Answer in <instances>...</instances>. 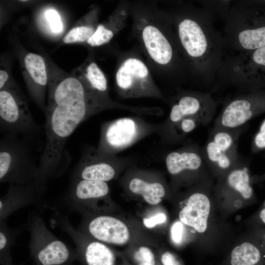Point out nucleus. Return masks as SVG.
I'll use <instances>...</instances> for the list:
<instances>
[{"label":"nucleus","instance_id":"17","mask_svg":"<svg viewBox=\"0 0 265 265\" xmlns=\"http://www.w3.org/2000/svg\"><path fill=\"white\" fill-rule=\"evenodd\" d=\"M23 74L27 90L38 106L45 112V94L49 79L46 65L40 55L28 53L23 59Z\"/></svg>","mask_w":265,"mask_h":265},{"label":"nucleus","instance_id":"30","mask_svg":"<svg viewBox=\"0 0 265 265\" xmlns=\"http://www.w3.org/2000/svg\"><path fill=\"white\" fill-rule=\"evenodd\" d=\"M186 225L180 220L174 222L170 228V236L172 241L176 245L182 243L184 239Z\"/></svg>","mask_w":265,"mask_h":265},{"label":"nucleus","instance_id":"3","mask_svg":"<svg viewBox=\"0 0 265 265\" xmlns=\"http://www.w3.org/2000/svg\"><path fill=\"white\" fill-rule=\"evenodd\" d=\"M214 180L192 187L179 212V219L192 231L204 255L224 254L236 238L234 231L214 206L212 191Z\"/></svg>","mask_w":265,"mask_h":265},{"label":"nucleus","instance_id":"4","mask_svg":"<svg viewBox=\"0 0 265 265\" xmlns=\"http://www.w3.org/2000/svg\"><path fill=\"white\" fill-rule=\"evenodd\" d=\"M223 15L225 49L238 53L265 47V7L236 1Z\"/></svg>","mask_w":265,"mask_h":265},{"label":"nucleus","instance_id":"15","mask_svg":"<svg viewBox=\"0 0 265 265\" xmlns=\"http://www.w3.org/2000/svg\"><path fill=\"white\" fill-rule=\"evenodd\" d=\"M140 135L138 123L131 118H123L104 124L97 150L101 154L112 156L127 147Z\"/></svg>","mask_w":265,"mask_h":265},{"label":"nucleus","instance_id":"34","mask_svg":"<svg viewBox=\"0 0 265 265\" xmlns=\"http://www.w3.org/2000/svg\"><path fill=\"white\" fill-rule=\"evenodd\" d=\"M161 261L163 265H182L178 258L168 251L162 255Z\"/></svg>","mask_w":265,"mask_h":265},{"label":"nucleus","instance_id":"31","mask_svg":"<svg viewBox=\"0 0 265 265\" xmlns=\"http://www.w3.org/2000/svg\"><path fill=\"white\" fill-rule=\"evenodd\" d=\"M244 233L257 243L265 252V228H249Z\"/></svg>","mask_w":265,"mask_h":265},{"label":"nucleus","instance_id":"6","mask_svg":"<svg viewBox=\"0 0 265 265\" xmlns=\"http://www.w3.org/2000/svg\"><path fill=\"white\" fill-rule=\"evenodd\" d=\"M212 197L216 211L225 220L238 211L258 203L247 163L241 161L216 179Z\"/></svg>","mask_w":265,"mask_h":265},{"label":"nucleus","instance_id":"13","mask_svg":"<svg viewBox=\"0 0 265 265\" xmlns=\"http://www.w3.org/2000/svg\"><path fill=\"white\" fill-rule=\"evenodd\" d=\"M265 111V94L254 90L228 101L215 118L214 129L230 130L244 126L252 118Z\"/></svg>","mask_w":265,"mask_h":265},{"label":"nucleus","instance_id":"33","mask_svg":"<svg viewBox=\"0 0 265 265\" xmlns=\"http://www.w3.org/2000/svg\"><path fill=\"white\" fill-rule=\"evenodd\" d=\"M166 220V215L163 213H160L150 218L144 219L143 224L147 228H152L158 224L164 223Z\"/></svg>","mask_w":265,"mask_h":265},{"label":"nucleus","instance_id":"21","mask_svg":"<svg viewBox=\"0 0 265 265\" xmlns=\"http://www.w3.org/2000/svg\"><path fill=\"white\" fill-rule=\"evenodd\" d=\"M109 187L105 182L73 179L69 192V203L72 209L81 211L88 203L106 196Z\"/></svg>","mask_w":265,"mask_h":265},{"label":"nucleus","instance_id":"14","mask_svg":"<svg viewBox=\"0 0 265 265\" xmlns=\"http://www.w3.org/2000/svg\"><path fill=\"white\" fill-rule=\"evenodd\" d=\"M217 103L210 93L192 91L181 94L171 106L169 124L171 132L182 119L201 117L212 120Z\"/></svg>","mask_w":265,"mask_h":265},{"label":"nucleus","instance_id":"19","mask_svg":"<svg viewBox=\"0 0 265 265\" xmlns=\"http://www.w3.org/2000/svg\"><path fill=\"white\" fill-rule=\"evenodd\" d=\"M219 265H265V252L243 233L236 237Z\"/></svg>","mask_w":265,"mask_h":265},{"label":"nucleus","instance_id":"24","mask_svg":"<svg viewBox=\"0 0 265 265\" xmlns=\"http://www.w3.org/2000/svg\"><path fill=\"white\" fill-rule=\"evenodd\" d=\"M129 188L132 193L141 196L147 203L151 205L159 203L166 193L165 189L161 184L147 182L138 178L131 180Z\"/></svg>","mask_w":265,"mask_h":265},{"label":"nucleus","instance_id":"36","mask_svg":"<svg viewBox=\"0 0 265 265\" xmlns=\"http://www.w3.org/2000/svg\"><path fill=\"white\" fill-rule=\"evenodd\" d=\"M265 181V173L261 175L251 176V181L252 184L258 183Z\"/></svg>","mask_w":265,"mask_h":265},{"label":"nucleus","instance_id":"1","mask_svg":"<svg viewBox=\"0 0 265 265\" xmlns=\"http://www.w3.org/2000/svg\"><path fill=\"white\" fill-rule=\"evenodd\" d=\"M51 75L45 111V141L38 164V185L45 188L49 179L64 172L65 145L78 126L94 114L116 107L110 98L92 91L73 73Z\"/></svg>","mask_w":265,"mask_h":265},{"label":"nucleus","instance_id":"9","mask_svg":"<svg viewBox=\"0 0 265 265\" xmlns=\"http://www.w3.org/2000/svg\"><path fill=\"white\" fill-rule=\"evenodd\" d=\"M169 173L179 183L197 184L214 180L203 157L201 147L193 144L169 153L165 158Z\"/></svg>","mask_w":265,"mask_h":265},{"label":"nucleus","instance_id":"2","mask_svg":"<svg viewBox=\"0 0 265 265\" xmlns=\"http://www.w3.org/2000/svg\"><path fill=\"white\" fill-rule=\"evenodd\" d=\"M207 5L183 9L174 16V32L186 65L205 83L215 80L224 59L223 36L213 24Z\"/></svg>","mask_w":265,"mask_h":265},{"label":"nucleus","instance_id":"28","mask_svg":"<svg viewBox=\"0 0 265 265\" xmlns=\"http://www.w3.org/2000/svg\"><path fill=\"white\" fill-rule=\"evenodd\" d=\"M247 228H265V208L260 207L258 210L245 221Z\"/></svg>","mask_w":265,"mask_h":265},{"label":"nucleus","instance_id":"32","mask_svg":"<svg viewBox=\"0 0 265 265\" xmlns=\"http://www.w3.org/2000/svg\"><path fill=\"white\" fill-rule=\"evenodd\" d=\"M265 149V119L262 122L259 131L254 136L251 144L253 152Z\"/></svg>","mask_w":265,"mask_h":265},{"label":"nucleus","instance_id":"10","mask_svg":"<svg viewBox=\"0 0 265 265\" xmlns=\"http://www.w3.org/2000/svg\"><path fill=\"white\" fill-rule=\"evenodd\" d=\"M27 227L30 248L41 265H61L69 260L68 247L49 229L39 213H30Z\"/></svg>","mask_w":265,"mask_h":265},{"label":"nucleus","instance_id":"7","mask_svg":"<svg viewBox=\"0 0 265 265\" xmlns=\"http://www.w3.org/2000/svg\"><path fill=\"white\" fill-rule=\"evenodd\" d=\"M0 127L4 133L18 135L29 142L40 132L26 97L11 80L0 89Z\"/></svg>","mask_w":265,"mask_h":265},{"label":"nucleus","instance_id":"22","mask_svg":"<svg viewBox=\"0 0 265 265\" xmlns=\"http://www.w3.org/2000/svg\"><path fill=\"white\" fill-rule=\"evenodd\" d=\"M126 6H121L104 23L98 24L87 43L92 47H98L108 43L124 26L128 15Z\"/></svg>","mask_w":265,"mask_h":265},{"label":"nucleus","instance_id":"26","mask_svg":"<svg viewBox=\"0 0 265 265\" xmlns=\"http://www.w3.org/2000/svg\"><path fill=\"white\" fill-rule=\"evenodd\" d=\"M211 120L201 117H189L182 119L171 131L173 135H184L193 131L199 126L208 124Z\"/></svg>","mask_w":265,"mask_h":265},{"label":"nucleus","instance_id":"5","mask_svg":"<svg viewBox=\"0 0 265 265\" xmlns=\"http://www.w3.org/2000/svg\"><path fill=\"white\" fill-rule=\"evenodd\" d=\"M0 182L41 187L30 142L21 136L4 133L0 139Z\"/></svg>","mask_w":265,"mask_h":265},{"label":"nucleus","instance_id":"23","mask_svg":"<svg viewBox=\"0 0 265 265\" xmlns=\"http://www.w3.org/2000/svg\"><path fill=\"white\" fill-rule=\"evenodd\" d=\"M73 73L80 78L94 92L104 97H109L106 78L94 61L86 60Z\"/></svg>","mask_w":265,"mask_h":265},{"label":"nucleus","instance_id":"16","mask_svg":"<svg viewBox=\"0 0 265 265\" xmlns=\"http://www.w3.org/2000/svg\"><path fill=\"white\" fill-rule=\"evenodd\" d=\"M112 160V156L101 154L97 149H87L75 168L73 179L109 181L116 174Z\"/></svg>","mask_w":265,"mask_h":265},{"label":"nucleus","instance_id":"18","mask_svg":"<svg viewBox=\"0 0 265 265\" xmlns=\"http://www.w3.org/2000/svg\"><path fill=\"white\" fill-rule=\"evenodd\" d=\"M45 189L36 185L10 184L7 192L0 199V221H6L14 212L42 200Z\"/></svg>","mask_w":265,"mask_h":265},{"label":"nucleus","instance_id":"35","mask_svg":"<svg viewBox=\"0 0 265 265\" xmlns=\"http://www.w3.org/2000/svg\"><path fill=\"white\" fill-rule=\"evenodd\" d=\"M11 80L9 74L5 70H0V89L2 88Z\"/></svg>","mask_w":265,"mask_h":265},{"label":"nucleus","instance_id":"12","mask_svg":"<svg viewBox=\"0 0 265 265\" xmlns=\"http://www.w3.org/2000/svg\"><path fill=\"white\" fill-rule=\"evenodd\" d=\"M115 78L117 87L124 97L160 96L148 67L136 56L122 60Z\"/></svg>","mask_w":265,"mask_h":265},{"label":"nucleus","instance_id":"29","mask_svg":"<svg viewBox=\"0 0 265 265\" xmlns=\"http://www.w3.org/2000/svg\"><path fill=\"white\" fill-rule=\"evenodd\" d=\"M137 265H155L154 254L148 247H140L134 255Z\"/></svg>","mask_w":265,"mask_h":265},{"label":"nucleus","instance_id":"11","mask_svg":"<svg viewBox=\"0 0 265 265\" xmlns=\"http://www.w3.org/2000/svg\"><path fill=\"white\" fill-rule=\"evenodd\" d=\"M137 24L140 40L150 58L164 67L173 68L185 61L175 35L170 36L157 25L142 18Z\"/></svg>","mask_w":265,"mask_h":265},{"label":"nucleus","instance_id":"25","mask_svg":"<svg viewBox=\"0 0 265 265\" xmlns=\"http://www.w3.org/2000/svg\"><path fill=\"white\" fill-rule=\"evenodd\" d=\"M96 10H94L88 22H85L71 28L64 36L62 41L65 44L87 42L95 32L98 25L96 23Z\"/></svg>","mask_w":265,"mask_h":265},{"label":"nucleus","instance_id":"20","mask_svg":"<svg viewBox=\"0 0 265 265\" xmlns=\"http://www.w3.org/2000/svg\"><path fill=\"white\" fill-rule=\"evenodd\" d=\"M89 234L96 239L108 243L123 245L130 239L126 224L109 215H100L92 218L87 225Z\"/></svg>","mask_w":265,"mask_h":265},{"label":"nucleus","instance_id":"27","mask_svg":"<svg viewBox=\"0 0 265 265\" xmlns=\"http://www.w3.org/2000/svg\"><path fill=\"white\" fill-rule=\"evenodd\" d=\"M47 23L53 33H59L63 29V24L58 12L54 9L49 8L45 12Z\"/></svg>","mask_w":265,"mask_h":265},{"label":"nucleus","instance_id":"8","mask_svg":"<svg viewBox=\"0 0 265 265\" xmlns=\"http://www.w3.org/2000/svg\"><path fill=\"white\" fill-rule=\"evenodd\" d=\"M244 127L230 130L212 129L202 152L213 177L216 180L237 167L241 162L238 152L239 138Z\"/></svg>","mask_w":265,"mask_h":265}]
</instances>
